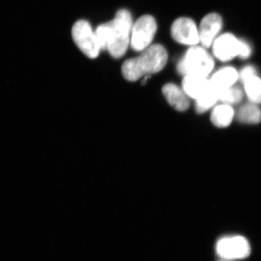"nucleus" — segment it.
<instances>
[{"mask_svg":"<svg viewBox=\"0 0 261 261\" xmlns=\"http://www.w3.org/2000/svg\"><path fill=\"white\" fill-rule=\"evenodd\" d=\"M162 92L168 103L178 112H185L190 106L189 97L182 89L174 84H168L163 87Z\"/></svg>","mask_w":261,"mask_h":261,"instance_id":"11","label":"nucleus"},{"mask_svg":"<svg viewBox=\"0 0 261 261\" xmlns=\"http://www.w3.org/2000/svg\"><path fill=\"white\" fill-rule=\"evenodd\" d=\"M168 52L161 44H154L143 50L139 57L124 62L122 73L129 81H138L143 76L159 72L167 64Z\"/></svg>","mask_w":261,"mask_h":261,"instance_id":"1","label":"nucleus"},{"mask_svg":"<svg viewBox=\"0 0 261 261\" xmlns=\"http://www.w3.org/2000/svg\"><path fill=\"white\" fill-rule=\"evenodd\" d=\"M73 40L80 50L90 58H96L101 50L95 31L92 30L89 22L80 20L72 28Z\"/></svg>","mask_w":261,"mask_h":261,"instance_id":"5","label":"nucleus"},{"mask_svg":"<svg viewBox=\"0 0 261 261\" xmlns=\"http://www.w3.org/2000/svg\"><path fill=\"white\" fill-rule=\"evenodd\" d=\"M236 113L231 107L226 103L214 107L211 113V121L215 126L225 128L229 126L234 118Z\"/></svg>","mask_w":261,"mask_h":261,"instance_id":"13","label":"nucleus"},{"mask_svg":"<svg viewBox=\"0 0 261 261\" xmlns=\"http://www.w3.org/2000/svg\"><path fill=\"white\" fill-rule=\"evenodd\" d=\"M217 249L220 256L228 259H243L250 253L249 242L241 236L223 238L218 241Z\"/></svg>","mask_w":261,"mask_h":261,"instance_id":"6","label":"nucleus"},{"mask_svg":"<svg viewBox=\"0 0 261 261\" xmlns=\"http://www.w3.org/2000/svg\"><path fill=\"white\" fill-rule=\"evenodd\" d=\"M171 32L172 38L179 43L194 46L200 42L197 25L191 18L176 19L171 26Z\"/></svg>","mask_w":261,"mask_h":261,"instance_id":"7","label":"nucleus"},{"mask_svg":"<svg viewBox=\"0 0 261 261\" xmlns=\"http://www.w3.org/2000/svg\"><path fill=\"white\" fill-rule=\"evenodd\" d=\"M239 79V73L232 67H225L215 72L210 80L211 86L219 92L234 86Z\"/></svg>","mask_w":261,"mask_h":261,"instance_id":"10","label":"nucleus"},{"mask_svg":"<svg viewBox=\"0 0 261 261\" xmlns=\"http://www.w3.org/2000/svg\"><path fill=\"white\" fill-rule=\"evenodd\" d=\"M244 84V92L250 102L261 103V78L256 75L245 81Z\"/></svg>","mask_w":261,"mask_h":261,"instance_id":"16","label":"nucleus"},{"mask_svg":"<svg viewBox=\"0 0 261 261\" xmlns=\"http://www.w3.org/2000/svg\"><path fill=\"white\" fill-rule=\"evenodd\" d=\"M238 121L245 124H257L261 121V109L257 104H244L237 114Z\"/></svg>","mask_w":261,"mask_h":261,"instance_id":"14","label":"nucleus"},{"mask_svg":"<svg viewBox=\"0 0 261 261\" xmlns=\"http://www.w3.org/2000/svg\"><path fill=\"white\" fill-rule=\"evenodd\" d=\"M223 27L221 16L216 13H211L202 19L198 29L200 42L204 48H210L214 43Z\"/></svg>","mask_w":261,"mask_h":261,"instance_id":"9","label":"nucleus"},{"mask_svg":"<svg viewBox=\"0 0 261 261\" xmlns=\"http://www.w3.org/2000/svg\"><path fill=\"white\" fill-rule=\"evenodd\" d=\"M257 75V71L256 68L252 66V65H247L245 67L240 71L239 73V79L244 83L245 81L250 79Z\"/></svg>","mask_w":261,"mask_h":261,"instance_id":"19","label":"nucleus"},{"mask_svg":"<svg viewBox=\"0 0 261 261\" xmlns=\"http://www.w3.org/2000/svg\"><path fill=\"white\" fill-rule=\"evenodd\" d=\"M158 25L151 15H143L133 25L130 46L134 50L142 51L149 47L154 38Z\"/></svg>","mask_w":261,"mask_h":261,"instance_id":"4","label":"nucleus"},{"mask_svg":"<svg viewBox=\"0 0 261 261\" xmlns=\"http://www.w3.org/2000/svg\"><path fill=\"white\" fill-rule=\"evenodd\" d=\"M110 22L98 26L95 31L97 41L99 42L101 50H107L110 41Z\"/></svg>","mask_w":261,"mask_h":261,"instance_id":"18","label":"nucleus"},{"mask_svg":"<svg viewBox=\"0 0 261 261\" xmlns=\"http://www.w3.org/2000/svg\"><path fill=\"white\" fill-rule=\"evenodd\" d=\"M210 86L207 77L187 75L182 82V89L189 97L198 99Z\"/></svg>","mask_w":261,"mask_h":261,"instance_id":"12","label":"nucleus"},{"mask_svg":"<svg viewBox=\"0 0 261 261\" xmlns=\"http://www.w3.org/2000/svg\"><path fill=\"white\" fill-rule=\"evenodd\" d=\"M213 58L204 48L192 46L186 52L184 57L179 61L177 70L179 74L194 75L207 77L214 68Z\"/></svg>","mask_w":261,"mask_h":261,"instance_id":"3","label":"nucleus"},{"mask_svg":"<svg viewBox=\"0 0 261 261\" xmlns=\"http://www.w3.org/2000/svg\"><path fill=\"white\" fill-rule=\"evenodd\" d=\"M241 41L229 33L219 36L213 43L214 56L223 62L229 61L239 57Z\"/></svg>","mask_w":261,"mask_h":261,"instance_id":"8","label":"nucleus"},{"mask_svg":"<svg viewBox=\"0 0 261 261\" xmlns=\"http://www.w3.org/2000/svg\"><path fill=\"white\" fill-rule=\"evenodd\" d=\"M218 100V92L210 84L208 89L196 100V110L198 113H203L214 107Z\"/></svg>","mask_w":261,"mask_h":261,"instance_id":"15","label":"nucleus"},{"mask_svg":"<svg viewBox=\"0 0 261 261\" xmlns=\"http://www.w3.org/2000/svg\"><path fill=\"white\" fill-rule=\"evenodd\" d=\"M252 54V48L250 45L247 42L243 40L241 41V48L239 57L241 58H248Z\"/></svg>","mask_w":261,"mask_h":261,"instance_id":"20","label":"nucleus"},{"mask_svg":"<svg viewBox=\"0 0 261 261\" xmlns=\"http://www.w3.org/2000/svg\"><path fill=\"white\" fill-rule=\"evenodd\" d=\"M110 24V37L107 50L114 58L122 57L125 54L130 41L133 19L126 9H120Z\"/></svg>","mask_w":261,"mask_h":261,"instance_id":"2","label":"nucleus"},{"mask_svg":"<svg viewBox=\"0 0 261 261\" xmlns=\"http://www.w3.org/2000/svg\"><path fill=\"white\" fill-rule=\"evenodd\" d=\"M218 94V99L221 102L230 106L240 103L244 96L243 90L240 88L234 86L219 91Z\"/></svg>","mask_w":261,"mask_h":261,"instance_id":"17","label":"nucleus"}]
</instances>
